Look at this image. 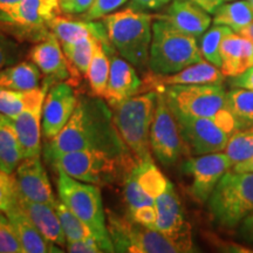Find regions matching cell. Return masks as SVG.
<instances>
[{
  "label": "cell",
  "mask_w": 253,
  "mask_h": 253,
  "mask_svg": "<svg viewBox=\"0 0 253 253\" xmlns=\"http://www.w3.org/2000/svg\"><path fill=\"white\" fill-rule=\"evenodd\" d=\"M45 97L46 95L40 96L39 99L33 101L20 115L12 119L18 135L23 160L40 156L41 154V120Z\"/></svg>",
  "instance_id": "44dd1931"
},
{
  "label": "cell",
  "mask_w": 253,
  "mask_h": 253,
  "mask_svg": "<svg viewBox=\"0 0 253 253\" xmlns=\"http://www.w3.org/2000/svg\"><path fill=\"white\" fill-rule=\"evenodd\" d=\"M20 46L0 31V69L14 65L21 56Z\"/></svg>",
  "instance_id": "60d3db41"
},
{
  "label": "cell",
  "mask_w": 253,
  "mask_h": 253,
  "mask_svg": "<svg viewBox=\"0 0 253 253\" xmlns=\"http://www.w3.org/2000/svg\"><path fill=\"white\" fill-rule=\"evenodd\" d=\"M132 169H134L136 179L140 183L142 189L154 201L158 196L162 195L168 189V186L171 184L169 179L156 167L153 157L143 161H136Z\"/></svg>",
  "instance_id": "f546056e"
},
{
  "label": "cell",
  "mask_w": 253,
  "mask_h": 253,
  "mask_svg": "<svg viewBox=\"0 0 253 253\" xmlns=\"http://www.w3.org/2000/svg\"><path fill=\"white\" fill-rule=\"evenodd\" d=\"M5 214L0 211V253H24L14 227Z\"/></svg>",
  "instance_id": "74e56055"
},
{
  "label": "cell",
  "mask_w": 253,
  "mask_h": 253,
  "mask_svg": "<svg viewBox=\"0 0 253 253\" xmlns=\"http://www.w3.org/2000/svg\"><path fill=\"white\" fill-rule=\"evenodd\" d=\"M15 204H17V190H15L13 176L0 170V211L7 212Z\"/></svg>",
  "instance_id": "f35d334b"
},
{
  "label": "cell",
  "mask_w": 253,
  "mask_h": 253,
  "mask_svg": "<svg viewBox=\"0 0 253 253\" xmlns=\"http://www.w3.org/2000/svg\"><path fill=\"white\" fill-rule=\"evenodd\" d=\"M248 1L250 2V5H251L252 7H253V0H248Z\"/></svg>",
  "instance_id": "f5cc1de1"
},
{
  "label": "cell",
  "mask_w": 253,
  "mask_h": 253,
  "mask_svg": "<svg viewBox=\"0 0 253 253\" xmlns=\"http://www.w3.org/2000/svg\"><path fill=\"white\" fill-rule=\"evenodd\" d=\"M230 27L223 26V25H214L208 30L203 34L199 43V49H201L202 55L207 60L208 62L212 63L220 69L221 66V58H220V46L221 41L224 37L226 36L229 32H231Z\"/></svg>",
  "instance_id": "e575fe53"
},
{
  "label": "cell",
  "mask_w": 253,
  "mask_h": 253,
  "mask_svg": "<svg viewBox=\"0 0 253 253\" xmlns=\"http://www.w3.org/2000/svg\"><path fill=\"white\" fill-rule=\"evenodd\" d=\"M214 25L230 27L236 33L253 23V7L248 0L225 1L213 13Z\"/></svg>",
  "instance_id": "f1b7e54d"
},
{
  "label": "cell",
  "mask_w": 253,
  "mask_h": 253,
  "mask_svg": "<svg viewBox=\"0 0 253 253\" xmlns=\"http://www.w3.org/2000/svg\"><path fill=\"white\" fill-rule=\"evenodd\" d=\"M162 91L173 114L212 118L226 103V91L221 84H173Z\"/></svg>",
  "instance_id": "30bf717a"
},
{
  "label": "cell",
  "mask_w": 253,
  "mask_h": 253,
  "mask_svg": "<svg viewBox=\"0 0 253 253\" xmlns=\"http://www.w3.org/2000/svg\"><path fill=\"white\" fill-rule=\"evenodd\" d=\"M225 154L233 166L253 156V126L235 132L229 138Z\"/></svg>",
  "instance_id": "d590c367"
},
{
  "label": "cell",
  "mask_w": 253,
  "mask_h": 253,
  "mask_svg": "<svg viewBox=\"0 0 253 253\" xmlns=\"http://www.w3.org/2000/svg\"><path fill=\"white\" fill-rule=\"evenodd\" d=\"M40 69L33 62L23 61L0 69V88L27 91L39 88Z\"/></svg>",
  "instance_id": "484cf974"
},
{
  "label": "cell",
  "mask_w": 253,
  "mask_h": 253,
  "mask_svg": "<svg viewBox=\"0 0 253 253\" xmlns=\"http://www.w3.org/2000/svg\"><path fill=\"white\" fill-rule=\"evenodd\" d=\"M110 72V59L109 53L104 49L101 41H97L95 47L93 59H91L89 68L86 74V78L89 82L91 94L94 96L104 97L107 84H108Z\"/></svg>",
  "instance_id": "4dcf8cb0"
},
{
  "label": "cell",
  "mask_w": 253,
  "mask_h": 253,
  "mask_svg": "<svg viewBox=\"0 0 253 253\" xmlns=\"http://www.w3.org/2000/svg\"><path fill=\"white\" fill-rule=\"evenodd\" d=\"M28 59L43 74V86L48 89L53 84L68 80L72 77L71 68L61 48V43L52 32L47 38L32 47L28 53Z\"/></svg>",
  "instance_id": "e0dca14e"
},
{
  "label": "cell",
  "mask_w": 253,
  "mask_h": 253,
  "mask_svg": "<svg viewBox=\"0 0 253 253\" xmlns=\"http://www.w3.org/2000/svg\"><path fill=\"white\" fill-rule=\"evenodd\" d=\"M128 0H93V4L86 13L82 14L84 20H99L106 15L115 12L119 7L125 5Z\"/></svg>",
  "instance_id": "ab89813d"
},
{
  "label": "cell",
  "mask_w": 253,
  "mask_h": 253,
  "mask_svg": "<svg viewBox=\"0 0 253 253\" xmlns=\"http://www.w3.org/2000/svg\"><path fill=\"white\" fill-rule=\"evenodd\" d=\"M191 1H194L195 4L201 6L208 13L213 14L214 11L223 4L224 0H191Z\"/></svg>",
  "instance_id": "c3c4849f"
},
{
  "label": "cell",
  "mask_w": 253,
  "mask_h": 253,
  "mask_svg": "<svg viewBox=\"0 0 253 253\" xmlns=\"http://www.w3.org/2000/svg\"><path fill=\"white\" fill-rule=\"evenodd\" d=\"M233 171L243 173L253 172V156L248 158V160L237 163L236 166H233Z\"/></svg>",
  "instance_id": "681fc988"
},
{
  "label": "cell",
  "mask_w": 253,
  "mask_h": 253,
  "mask_svg": "<svg viewBox=\"0 0 253 253\" xmlns=\"http://www.w3.org/2000/svg\"><path fill=\"white\" fill-rule=\"evenodd\" d=\"M225 107L233 114L240 128L253 126V90L233 88L226 93Z\"/></svg>",
  "instance_id": "d6a6232c"
},
{
  "label": "cell",
  "mask_w": 253,
  "mask_h": 253,
  "mask_svg": "<svg viewBox=\"0 0 253 253\" xmlns=\"http://www.w3.org/2000/svg\"><path fill=\"white\" fill-rule=\"evenodd\" d=\"M23 161L13 121L0 114V170L12 175Z\"/></svg>",
  "instance_id": "4316f807"
},
{
  "label": "cell",
  "mask_w": 253,
  "mask_h": 253,
  "mask_svg": "<svg viewBox=\"0 0 253 253\" xmlns=\"http://www.w3.org/2000/svg\"><path fill=\"white\" fill-rule=\"evenodd\" d=\"M154 19L148 12L129 7L102 18L110 43L134 67L144 69L149 62Z\"/></svg>",
  "instance_id": "7a4b0ae2"
},
{
  "label": "cell",
  "mask_w": 253,
  "mask_h": 253,
  "mask_svg": "<svg viewBox=\"0 0 253 253\" xmlns=\"http://www.w3.org/2000/svg\"><path fill=\"white\" fill-rule=\"evenodd\" d=\"M47 90L48 88L46 86L27 91L0 88V114H4L9 119H15L33 101L46 95Z\"/></svg>",
  "instance_id": "1f68e13d"
},
{
  "label": "cell",
  "mask_w": 253,
  "mask_h": 253,
  "mask_svg": "<svg viewBox=\"0 0 253 253\" xmlns=\"http://www.w3.org/2000/svg\"><path fill=\"white\" fill-rule=\"evenodd\" d=\"M157 17L167 20L183 33L195 38L203 36L212 23L210 13L191 0H172L166 12Z\"/></svg>",
  "instance_id": "ffe728a7"
},
{
  "label": "cell",
  "mask_w": 253,
  "mask_h": 253,
  "mask_svg": "<svg viewBox=\"0 0 253 253\" xmlns=\"http://www.w3.org/2000/svg\"><path fill=\"white\" fill-rule=\"evenodd\" d=\"M231 86L233 88H245V89L253 90V66L242 74L232 78Z\"/></svg>",
  "instance_id": "bcb514c9"
},
{
  "label": "cell",
  "mask_w": 253,
  "mask_h": 253,
  "mask_svg": "<svg viewBox=\"0 0 253 253\" xmlns=\"http://www.w3.org/2000/svg\"><path fill=\"white\" fill-rule=\"evenodd\" d=\"M110 54V72L108 84L103 99L112 108L142 91L143 80L138 78L134 66L126 59Z\"/></svg>",
  "instance_id": "d6986e66"
},
{
  "label": "cell",
  "mask_w": 253,
  "mask_h": 253,
  "mask_svg": "<svg viewBox=\"0 0 253 253\" xmlns=\"http://www.w3.org/2000/svg\"><path fill=\"white\" fill-rule=\"evenodd\" d=\"M54 209L56 213H58L60 224H61L67 242L94 237L93 232H91L87 224L82 221L73 211L69 210L60 199H56Z\"/></svg>",
  "instance_id": "836d02e7"
},
{
  "label": "cell",
  "mask_w": 253,
  "mask_h": 253,
  "mask_svg": "<svg viewBox=\"0 0 253 253\" xmlns=\"http://www.w3.org/2000/svg\"><path fill=\"white\" fill-rule=\"evenodd\" d=\"M79 96L71 82L53 84L47 90L42 107L41 129L46 140L54 138L65 128L77 108Z\"/></svg>",
  "instance_id": "9a60e30c"
},
{
  "label": "cell",
  "mask_w": 253,
  "mask_h": 253,
  "mask_svg": "<svg viewBox=\"0 0 253 253\" xmlns=\"http://www.w3.org/2000/svg\"><path fill=\"white\" fill-rule=\"evenodd\" d=\"M225 1H233V0H224V2Z\"/></svg>",
  "instance_id": "db71d44e"
},
{
  "label": "cell",
  "mask_w": 253,
  "mask_h": 253,
  "mask_svg": "<svg viewBox=\"0 0 253 253\" xmlns=\"http://www.w3.org/2000/svg\"><path fill=\"white\" fill-rule=\"evenodd\" d=\"M134 164L126 170V175L123 177V196H125L129 213L135 211L136 209L143 207V205L155 203L154 199L142 189L140 183L136 179L134 169H132Z\"/></svg>",
  "instance_id": "8d00e7d4"
},
{
  "label": "cell",
  "mask_w": 253,
  "mask_h": 253,
  "mask_svg": "<svg viewBox=\"0 0 253 253\" xmlns=\"http://www.w3.org/2000/svg\"><path fill=\"white\" fill-rule=\"evenodd\" d=\"M150 149L163 166H172L183 154L188 153L178 122L162 91H157L156 110L150 129Z\"/></svg>",
  "instance_id": "8fae6325"
},
{
  "label": "cell",
  "mask_w": 253,
  "mask_h": 253,
  "mask_svg": "<svg viewBox=\"0 0 253 253\" xmlns=\"http://www.w3.org/2000/svg\"><path fill=\"white\" fill-rule=\"evenodd\" d=\"M17 203L47 240L59 246H65L67 244V239L63 233L54 207L45 203L27 201V199L18 197V196Z\"/></svg>",
  "instance_id": "cb8c5ba5"
},
{
  "label": "cell",
  "mask_w": 253,
  "mask_h": 253,
  "mask_svg": "<svg viewBox=\"0 0 253 253\" xmlns=\"http://www.w3.org/2000/svg\"><path fill=\"white\" fill-rule=\"evenodd\" d=\"M67 252L72 253H99L103 252L102 249L96 239L94 237L89 238L79 239V240H71L66 244Z\"/></svg>",
  "instance_id": "7bdbcfd3"
},
{
  "label": "cell",
  "mask_w": 253,
  "mask_h": 253,
  "mask_svg": "<svg viewBox=\"0 0 253 253\" xmlns=\"http://www.w3.org/2000/svg\"><path fill=\"white\" fill-rule=\"evenodd\" d=\"M173 115L178 122L189 154L199 156L225 150L231 135L218 126L213 118H196L181 114Z\"/></svg>",
  "instance_id": "4fadbf2b"
},
{
  "label": "cell",
  "mask_w": 253,
  "mask_h": 253,
  "mask_svg": "<svg viewBox=\"0 0 253 253\" xmlns=\"http://www.w3.org/2000/svg\"><path fill=\"white\" fill-rule=\"evenodd\" d=\"M157 212L156 230L175 242L183 252H194L191 227L185 220L182 203L172 184L155 199Z\"/></svg>",
  "instance_id": "5bb4252c"
},
{
  "label": "cell",
  "mask_w": 253,
  "mask_h": 253,
  "mask_svg": "<svg viewBox=\"0 0 253 253\" xmlns=\"http://www.w3.org/2000/svg\"><path fill=\"white\" fill-rule=\"evenodd\" d=\"M79 150L100 151L126 163L136 161L116 129L109 104L94 95L79 96L77 108L65 128L47 140L43 157L50 166L61 155Z\"/></svg>",
  "instance_id": "6da1fadb"
},
{
  "label": "cell",
  "mask_w": 253,
  "mask_h": 253,
  "mask_svg": "<svg viewBox=\"0 0 253 253\" xmlns=\"http://www.w3.org/2000/svg\"><path fill=\"white\" fill-rule=\"evenodd\" d=\"M225 75L212 63L202 60L194 65L173 73V74H155L150 72L143 80V90L158 91L164 87L173 84H223Z\"/></svg>",
  "instance_id": "ac0fdd59"
},
{
  "label": "cell",
  "mask_w": 253,
  "mask_h": 253,
  "mask_svg": "<svg viewBox=\"0 0 253 253\" xmlns=\"http://www.w3.org/2000/svg\"><path fill=\"white\" fill-rule=\"evenodd\" d=\"M108 232L114 251L128 253H181L182 249L160 231L114 212L108 213Z\"/></svg>",
  "instance_id": "9c48e42d"
},
{
  "label": "cell",
  "mask_w": 253,
  "mask_h": 253,
  "mask_svg": "<svg viewBox=\"0 0 253 253\" xmlns=\"http://www.w3.org/2000/svg\"><path fill=\"white\" fill-rule=\"evenodd\" d=\"M220 71L225 77L235 78L253 66V45L249 39L231 31L220 46Z\"/></svg>",
  "instance_id": "603a6c76"
},
{
  "label": "cell",
  "mask_w": 253,
  "mask_h": 253,
  "mask_svg": "<svg viewBox=\"0 0 253 253\" xmlns=\"http://www.w3.org/2000/svg\"><path fill=\"white\" fill-rule=\"evenodd\" d=\"M58 172L60 201L87 224L103 252H115L110 239L100 189L91 183L78 181L62 170Z\"/></svg>",
  "instance_id": "277c9868"
},
{
  "label": "cell",
  "mask_w": 253,
  "mask_h": 253,
  "mask_svg": "<svg viewBox=\"0 0 253 253\" xmlns=\"http://www.w3.org/2000/svg\"><path fill=\"white\" fill-rule=\"evenodd\" d=\"M240 236L245 242L253 244V213L240 223Z\"/></svg>",
  "instance_id": "7dc6e473"
},
{
  "label": "cell",
  "mask_w": 253,
  "mask_h": 253,
  "mask_svg": "<svg viewBox=\"0 0 253 253\" xmlns=\"http://www.w3.org/2000/svg\"><path fill=\"white\" fill-rule=\"evenodd\" d=\"M135 162H122L100 151L79 150L61 155L53 161L50 167L62 170L78 181L103 185L115 182L120 173L126 175V170Z\"/></svg>",
  "instance_id": "ba28073f"
},
{
  "label": "cell",
  "mask_w": 253,
  "mask_h": 253,
  "mask_svg": "<svg viewBox=\"0 0 253 253\" xmlns=\"http://www.w3.org/2000/svg\"><path fill=\"white\" fill-rule=\"evenodd\" d=\"M50 32L58 38L60 43H72L75 41L84 39L86 37H95L101 41L106 50H114L112 43H110L108 34H107L106 26L103 23H96L95 20H74L56 15L48 23Z\"/></svg>",
  "instance_id": "7402d4cb"
},
{
  "label": "cell",
  "mask_w": 253,
  "mask_h": 253,
  "mask_svg": "<svg viewBox=\"0 0 253 253\" xmlns=\"http://www.w3.org/2000/svg\"><path fill=\"white\" fill-rule=\"evenodd\" d=\"M157 103V91L149 90L114 107L113 119L120 136L136 161L150 158V129Z\"/></svg>",
  "instance_id": "5b68a950"
},
{
  "label": "cell",
  "mask_w": 253,
  "mask_h": 253,
  "mask_svg": "<svg viewBox=\"0 0 253 253\" xmlns=\"http://www.w3.org/2000/svg\"><path fill=\"white\" fill-rule=\"evenodd\" d=\"M203 60L197 38L155 17L148 67L155 74H173Z\"/></svg>",
  "instance_id": "3957f363"
},
{
  "label": "cell",
  "mask_w": 253,
  "mask_h": 253,
  "mask_svg": "<svg viewBox=\"0 0 253 253\" xmlns=\"http://www.w3.org/2000/svg\"><path fill=\"white\" fill-rule=\"evenodd\" d=\"M60 13L59 0H19L0 7V31L39 42L50 33L49 21Z\"/></svg>",
  "instance_id": "52a82bcc"
},
{
  "label": "cell",
  "mask_w": 253,
  "mask_h": 253,
  "mask_svg": "<svg viewBox=\"0 0 253 253\" xmlns=\"http://www.w3.org/2000/svg\"><path fill=\"white\" fill-rule=\"evenodd\" d=\"M239 34H240V36L245 37L246 39H249L250 41H251L252 45H253V23L250 24L248 27L244 28V30L240 31Z\"/></svg>",
  "instance_id": "f907efd6"
},
{
  "label": "cell",
  "mask_w": 253,
  "mask_h": 253,
  "mask_svg": "<svg viewBox=\"0 0 253 253\" xmlns=\"http://www.w3.org/2000/svg\"><path fill=\"white\" fill-rule=\"evenodd\" d=\"M59 4L65 14H84L89 9L93 0H59Z\"/></svg>",
  "instance_id": "ee69618b"
},
{
  "label": "cell",
  "mask_w": 253,
  "mask_h": 253,
  "mask_svg": "<svg viewBox=\"0 0 253 253\" xmlns=\"http://www.w3.org/2000/svg\"><path fill=\"white\" fill-rule=\"evenodd\" d=\"M218 225L235 229L253 213V172L229 171L220 178L208 201Z\"/></svg>",
  "instance_id": "8992f818"
},
{
  "label": "cell",
  "mask_w": 253,
  "mask_h": 253,
  "mask_svg": "<svg viewBox=\"0 0 253 253\" xmlns=\"http://www.w3.org/2000/svg\"><path fill=\"white\" fill-rule=\"evenodd\" d=\"M97 41L95 37H86L75 42L61 45L71 68V80H74V84H78L81 75L86 77Z\"/></svg>",
  "instance_id": "83f0119b"
},
{
  "label": "cell",
  "mask_w": 253,
  "mask_h": 253,
  "mask_svg": "<svg viewBox=\"0 0 253 253\" xmlns=\"http://www.w3.org/2000/svg\"><path fill=\"white\" fill-rule=\"evenodd\" d=\"M129 217L134 221H136V223L141 224V225L156 230L157 212L156 208H155V203L143 205V207L136 209L135 211L129 213Z\"/></svg>",
  "instance_id": "b9f144b4"
},
{
  "label": "cell",
  "mask_w": 253,
  "mask_h": 253,
  "mask_svg": "<svg viewBox=\"0 0 253 253\" xmlns=\"http://www.w3.org/2000/svg\"><path fill=\"white\" fill-rule=\"evenodd\" d=\"M233 167L225 153H211L190 157L182 166L191 178L190 194L199 203H207L220 178Z\"/></svg>",
  "instance_id": "7c38bea8"
},
{
  "label": "cell",
  "mask_w": 253,
  "mask_h": 253,
  "mask_svg": "<svg viewBox=\"0 0 253 253\" xmlns=\"http://www.w3.org/2000/svg\"><path fill=\"white\" fill-rule=\"evenodd\" d=\"M19 1V0H0V7H4V6H8L14 4V2Z\"/></svg>",
  "instance_id": "816d5d0a"
},
{
  "label": "cell",
  "mask_w": 253,
  "mask_h": 253,
  "mask_svg": "<svg viewBox=\"0 0 253 253\" xmlns=\"http://www.w3.org/2000/svg\"><path fill=\"white\" fill-rule=\"evenodd\" d=\"M171 1L172 0H130L128 7L135 11L148 12L163 7Z\"/></svg>",
  "instance_id": "f6af8a7d"
},
{
  "label": "cell",
  "mask_w": 253,
  "mask_h": 253,
  "mask_svg": "<svg viewBox=\"0 0 253 253\" xmlns=\"http://www.w3.org/2000/svg\"><path fill=\"white\" fill-rule=\"evenodd\" d=\"M8 217L9 221L13 225L15 233H17L21 246L24 249V253H48L55 252L60 253L62 250L56 249L54 243L47 240L40 233L26 213L21 210L18 203L11 208L7 212H5Z\"/></svg>",
  "instance_id": "d4e9b609"
},
{
  "label": "cell",
  "mask_w": 253,
  "mask_h": 253,
  "mask_svg": "<svg viewBox=\"0 0 253 253\" xmlns=\"http://www.w3.org/2000/svg\"><path fill=\"white\" fill-rule=\"evenodd\" d=\"M13 178L18 197L54 207L56 198L53 194L49 178L43 169L40 156L25 158L21 161L15 169Z\"/></svg>",
  "instance_id": "2e32d148"
}]
</instances>
